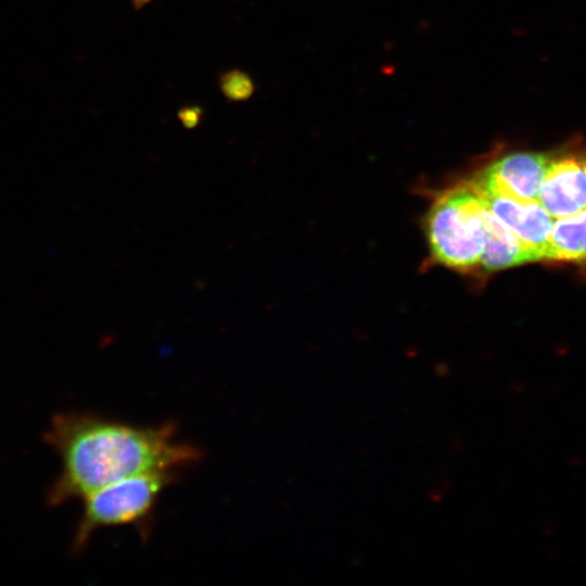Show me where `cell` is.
<instances>
[{
  "label": "cell",
  "mask_w": 586,
  "mask_h": 586,
  "mask_svg": "<svg viewBox=\"0 0 586 586\" xmlns=\"http://www.w3.org/2000/svg\"><path fill=\"white\" fill-rule=\"evenodd\" d=\"M44 441L61 460V470L47 494L52 507L119 480L174 471L202 457L196 446L177 438L174 423L139 426L91 412L54 415Z\"/></svg>",
  "instance_id": "1"
},
{
  "label": "cell",
  "mask_w": 586,
  "mask_h": 586,
  "mask_svg": "<svg viewBox=\"0 0 586 586\" xmlns=\"http://www.w3.org/2000/svg\"><path fill=\"white\" fill-rule=\"evenodd\" d=\"M484 203L467 183L442 193L426 218L433 258L447 267L470 271L480 266L485 244Z\"/></svg>",
  "instance_id": "2"
},
{
  "label": "cell",
  "mask_w": 586,
  "mask_h": 586,
  "mask_svg": "<svg viewBox=\"0 0 586 586\" xmlns=\"http://www.w3.org/2000/svg\"><path fill=\"white\" fill-rule=\"evenodd\" d=\"M174 471L132 475L84 498L80 518L72 540V552L85 550L94 532L123 525L145 526L162 493L176 480Z\"/></svg>",
  "instance_id": "3"
},
{
  "label": "cell",
  "mask_w": 586,
  "mask_h": 586,
  "mask_svg": "<svg viewBox=\"0 0 586 586\" xmlns=\"http://www.w3.org/2000/svg\"><path fill=\"white\" fill-rule=\"evenodd\" d=\"M549 153L538 202L557 219L586 208V140L574 138Z\"/></svg>",
  "instance_id": "4"
},
{
  "label": "cell",
  "mask_w": 586,
  "mask_h": 586,
  "mask_svg": "<svg viewBox=\"0 0 586 586\" xmlns=\"http://www.w3.org/2000/svg\"><path fill=\"white\" fill-rule=\"evenodd\" d=\"M549 152L514 151L492 161L470 186L479 192H495L522 201H538Z\"/></svg>",
  "instance_id": "5"
},
{
  "label": "cell",
  "mask_w": 586,
  "mask_h": 586,
  "mask_svg": "<svg viewBox=\"0 0 586 586\" xmlns=\"http://www.w3.org/2000/svg\"><path fill=\"white\" fill-rule=\"evenodd\" d=\"M476 192L486 207L533 252L537 260L546 259L555 218L538 201Z\"/></svg>",
  "instance_id": "6"
},
{
  "label": "cell",
  "mask_w": 586,
  "mask_h": 586,
  "mask_svg": "<svg viewBox=\"0 0 586 586\" xmlns=\"http://www.w3.org/2000/svg\"><path fill=\"white\" fill-rule=\"evenodd\" d=\"M485 244L480 266L486 271L499 270L537 260L533 252L484 204Z\"/></svg>",
  "instance_id": "7"
},
{
  "label": "cell",
  "mask_w": 586,
  "mask_h": 586,
  "mask_svg": "<svg viewBox=\"0 0 586 586\" xmlns=\"http://www.w3.org/2000/svg\"><path fill=\"white\" fill-rule=\"evenodd\" d=\"M546 259L586 262V208L553 220Z\"/></svg>",
  "instance_id": "8"
},
{
  "label": "cell",
  "mask_w": 586,
  "mask_h": 586,
  "mask_svg": "<svg viewBox=\"0 0 586 586\" xmlns=\"http://www.w3.org/2000/svg\"><path fill=\"white\" fill-rule=\"evenodd\" d=\"M132 1H133V4H135L136 7L140 8V7H142V5L146 4V3H149V2L152 1V0H132Z\"/></svg>",
  "instance_id": "9"
}]
</instances>
